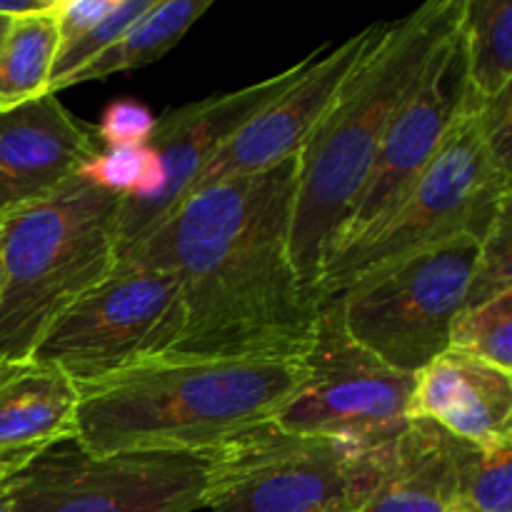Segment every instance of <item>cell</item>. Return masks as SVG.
Instances as JSON below:
<instances>
[{"mask_svg": "<svg viewBox=\"0 0 512 512\" xmlns=\"http://www.w3.org/2000/svg\"><path fill=\"white\" fill-rule=\"evenodd\" d=\"M298 155L275 168L195 190L120 260L178 280L185 323L170 353L305 360L318 305L290 255Z\"/></svg>", "mask_w": 512, "mask_h": 512, "instance_id": "cell-1", "label": "cell"}, {"mask_svg": "<svg viewBox=\"0 0 512 512\" xmlns=\"http://www.w3.org/2000/svg\"><path fill=\"white\" fill-rule=\"evenodd\" d=\"M305 383V360L153 355L78 385L75 445L90 455H208L273 423Z\"/></svg>", "mask_w": 512, "mask_h": 512, "instance_id": "cell-2", "label": "cell"}, {"mask_svg": "<svg viewBox=\"0 0 512 512\" xmlns=\"http://www.w3.org/2000/svg\"><path fill=\"white\" fill-rule=\"evenodd\" d=\"M460 13L463 0H433L385 23L298 153L290 255L315 305L325 265L363 195L385 130L458 30Z\"/></svg>", "mask_w": 512, "mask_h": 512, "instance_id": "cell-3", "label": "cell"}, {"mask_svg": "<svg viewBox=\"0 0 512 512\" xmlns=\"http://www.w3.org/2000/svg\"><path fill=\"white\" fill-rule=\"evenodd\" d=\"M510 125L512 90L490 103L470 95L433 163L398 208L325 265L318 308L360 275L415 250L463 233L485 240L500 215L512 208Z\"/></svg>", "mask_w": 512, "mask_h": 512, "instance_id": "cell-4", "label": "cell"}, {"mask_svg": "<svg viewBox=\"0 0 512 512\" xmlns=\"http://www.w3.org/2000/svg\"><path fill=\"white\" fill-rule=\"evenodd\" d=\"M120 195L75 175L0 220V360L33 355L50 325L118 265Z\"/></svg>", "mask_w": 512, "mask_h": 512, "instance_id": "cell-5", "label": "cell"}, {"mask_svg": "<svg viewBox=\"0 0 512 512\" xmlns=\"http://www.w3.org/2000/svg\"><path fill=\"white\" fill-rule=\"evenodd\" d=\"M390 448H363L275 423L208 453V512H360L388 465Z\"/></svg>", "mask_w": 512, "mask_h": 512, "instance_id": "cell-6", "label": "cell"}, {"mask_svg": "<svg viewBox=\"0 0 512 512\" xmlns=\"http://www.w3.org/2000/svg\"><path fill=\"white\" fill-rule=\"evenodd\" d=\"M483 240L455 235L355 278L335 305L350 340L393 370L415 375L450 350V330L468 305Z\"/></svg>", "mask_w": 512, "mask_h": 512, "instance_id": "cell-7", "label": "cell"}, {"mask_svg": "<svg viewBox=\"0 0 512 512\" xmlns=\"http://www.w3.org/2000/svg\"><path fill=\"white\" fill-rule=\"evenodd\" d=\"M178 280L153 265L118 260L113 273L75 300L48 328L30 358L83 385L170 353L183 333Z\"/></svg>", "mask_w": 512, "mask_h": 512, "instance_id": "cell-8", "label": "cell"}, {"mask_svg": "<svg viewBox=\"0 0 512 512\" xmlns=\"http://www.w3.org/2000/svg\"><path fill=\"white\" fill-rule=\"evenodd\" d=\"M205 485V455H90L68 443L15 475L10 512H195Z\"/></svg>", "mask_w": 512, "mask_h": 512, "instance_id": "cell-9", "label": "cell"}, {"mask_svg": "<svg viewBox=\"0 0 512 512\" xmlns=\"http://www.w3.org/2000/svg\"><path fill=\"white\" fill-rule=\"evenodd\" d=\"M305 365L308 383L275 425L363 448L393 445L408 428L415 375L393 370L350 340L333 303L318 308L315 343Z\"/></svg>", "mask_w": 512, "mask_h": 512, "instance_id": "cell-10", "label": "cell"}, {"mask_svg": "<svg viewBox=\"0 0 512 512\" xmlns=\"http://www.w3.org/2000/svg\"><path fill=\"white\" fill-rule=\"evenodd\" d=\"M308 58L293 68L258 80L240 90L210 95L205 100L165 110L155 118L148 145L158 158L160 180L145 198H120L118 260L153 233L170 213L190 198L193 188L220 150L255 113L273 103L303 73Z\"/></svg>", "mask_w": 512, "mask_h": 512, "instance_id": "cell-11", "label": "cell"}, {"mask_svg": "<svg viewBox=\"0 0 512 512\" xmlns=\"http://www.w3.org/2000/svg\"><path fill=\"white\" fill-rule=\"evenodd\" d=\"M468 98V55L458 25L430 60L418 88L405 98L390 120L363 195L345 223L333 255L365 238L380 220L398 208L400 200L433 163L450 128L468 105Z\"/></svg>", "mask_w": 512, "mask_h": 512, "instance_id": "cell-12", "label": "cell"}, {"mask_svg": "<svg viewBox=\"0 0 512 512\" xmlns=\"http://www.w3.org/2000/svg\"><path fill=\"white\" fill-rule=\"evenodd\" d=\"M383 30L385 23L370 25L345 43L325 45L308 55V63H305L303 73L295 78V83L285 88L273 103L265 105L260 113H255L230 138L218 158L208 165L193 193L218 183V180L263 173V170L275 168L283 160L298 155L305 140L313 135L323 115L335 103L355 65L363 60V55L368 53L370 45L380 38Z\"/></svg>", "mask_w": 512, "mask_h": 512, "instance_id": "cell-13", "label": "cell"}, {"mask_svg": "<svg viewBox=\"0 0 512 512\" xmlns=\"http://www.w3.org/2000/svg\"><path fill=\"white\" fill-rule=\"evenodd\" d=\"M100 150L95 125L55 95L0 113V220L55 193Z\"/></svg>", "mask_w": 512, "mask_h": 512, "instance_id": "cell-14", "label": "cell"}, {"mask_svg": "<svg viewBox=\"0 0 512 512\" xmlns=\"http://www.w3.org/2000/svg\"><path fill=\"white\" fill-rule=\"evenodd\" d=\"M408 420H430L478 448H512V373L448 350L415 373Z\"/></svg>", "mask_w": 512, "mask_h": 512, "instance_id": "cell-15", "label": "cell"}, {"mask_svg": "<svg viewBox=\"0 0 512 512\" xmlns=\"http://www.w3.org/2000/svg\"><path fill=\"white\" fill-rule=\"evenodd\" d=\"M75 433L78 383L43 360H0V460L28 465Z\"/></svg>", "mask_w": 512, "mask_h": 512, "instance_id": "cell-16", "label": "cell"}, {"mask_svg": "<svg viewBox=\"0 0 512 512\" xmlns=\"http://www.w3.org/2000/svg\"><path fill=\"white\" fill-rule=\"evenodd\" d=\"M458 490V438L410 420L390 448L378 488L360 512H448Z\"/></svg>", "mask_w": 512, "mask_h": 512, "instance_id": "cell-17", "label": "cell"}, {"mask_svg": "<svg viewBox=\"0 0 512 512\" xmlns=\"http://www.w3.org/2000/svg\"><path fill=\"white\" fill-rule=\"evenodd\" d=\"M210 5V0H155L103 55L70 80L68 88L155 63L178 45Z\"/></svg>", "mask_w": 512, "mask_h": 512, "instance_id": "cell-18", "label": "cell"}, {"mask_svg": "<svg viewBox=\"0 0 512 512\" xmlns=\"http://www.w3.org/2000/svg\"><path fill=\"white\" fill-rule=\"evenodd\" d=\"M55 3L13 20L0 48V113L50 95V73L58 58Z\"/></svg>", "mask_w": 512, "mask_h": 512, "instance_id": "cell-19", "label": "cell"}, {"mask_svg": "<svg viewBox=\"0 0 512 512\" xmlns=\"http://www.w3.org/2000/svg\"><path fill=\"white\" fill-rule=\"evenodd\" d=\"M460 35L468 55L470 95L490 103L512 90V3L463 0Z\"/></svg>", "mask_w": 512, "mask_h": 512, "instance_id": "cell-20", "label": "cell"}, {"mask_svg": "<svg viewBox=\"0 0 512 512\" xmlns=\"http://www.w3.org/2000/svg\"><path fill=\"white\" fill-rule=\"evenodd\" d=\"M453 508L512 512V448H478L458 440V490Z\"/></svg>", "mask_w": 512, "mask_h": 512, "instance_id": "cell-21", "label": "cell"}, {"mask_svg": "<svg viewBox=\"0 0 512 512\" xmlns=\"http://www.w3.org/2000/svg\"><path fill=\"white\" fill-rule=\"evenodd\" d=\"M450 350L512 373V290L460 310L450 330Z\"/></svg>", "mask_w": 512, "mask_h": 512, "instance_id": "cell-22", "label": "cell"}, {"mask_svg": "<svg viewBox=\"0 0 512 512\" xmlns=\"http://www.w3.org/2000/svg\"><path fill=\"white\" fill-rule=\"evenodd\" d=\"M153 3L155 0H115L113 10L103 20L78 35L73 43L63 45L53 63V73H50V95L68 88L70 80L80 70L88 68L98 55H103Z\"/></svg>", "mask_w": 512, "mask_h": 512, "instance_id": "cell-23", "label": "cell"}, {"mask_svg": "<svg viewBox=\"0 0 512 512\" xmlns=\"http://www.w3.org/2000/svg\"><path fill=\"white\" fill-rule=\"evenodd\" d=\"M80 175L98 188L130 200L153 193L160 180V168L158 158L145 143L135 148H103L80 170Z\"/></svg>", "mask_w": 512, "mask_h": 512, "instance_id": "cell-24", "label": "cell"}, {"mask_svg": "<svg viewBox=\"0 0 512 512\" xmlns=\"http://www.w3.org/2000/svg\"><path fill=\"white\" fill-rule=\"evenodd\" d=\"M512 208L505 210L498 218V223L490 228V233L485 235L483 245H480V258L475 265L473 283H470L468 293V305H478L483 300L495 298V295L512 290ZM465 305V308H468Z\"/></svg>", "mask_w": 512, "mask_h": 512, "instance_id": "cell-25", "label": "cell"}, {"mask_svg": "<svg viewBox=\"0 0 512 512\" xmlns=\"http://www.w3.org/2000/svg\"><path fill=\"white\" fill-rule=\"evenodd\" d=\"M155 115L135 100H115L103 110L95 135L103 148H135L153 135Z\"/></svg>", "mask_w": 512, "mask_h": 512, "instance_id": "cell-26", "label": "cell"}, {"mask_svg": "<svg viewBox=\"0 0 512 512\" xmlns=\"http://www.w3.org/2000/svg\"><path fill=\"white\" fill-rule=\"evenodd\" d=\"M113 5L115 0H58L55 3V23H58L60 48L73 43L78 35L93 28L98 20H103L113 10Z\"/></svg>", "mask_w": 512, "mask_h": 512, "instance_id": "cell-27", "label": "cell"}, {"mask_svg": "<svg viewBox=\"0 0 512 512\" xmlns=\"http://www.w3.org/2000/svg\"><path fill=\"white\" fill-rule=\"evenodd\" d=\"M23 468L25 463L0 460V512H10V508H13V483H15V475H18Z\"/></svg>", "mask_w": 512, "mask_h": 512, "instance_id": "cell-28", "label": "cell"}, {"mask_svg": "<svg viewBox=\"0 0 512 512\" xmlns=\"http://www.w3.org/2000/svg\"><path fill=\"white\" fill-rule=\"evenodd\" d=\"M10 25H13V18H8V15L0 13V48H3V40H5V35H8Z\"/></svg>", "mask_w": 512, "mask_h": 512, "instance_id": "cell-29", "label": "cell"}, {"mask_svg": "<svg viewBox=\"0 0 512 512\" xmlns=\"http://www.w3.org/2000/svg\"><path fill=\"white\" fill-rule=\"evenodd\" d=\"M448 512H468V510H460V508H450Z\"/></svg>", "mask_w": 512, "mask_h": 512, "instance_id": "cell-30", "label": "cell"}]
</instances>
